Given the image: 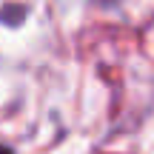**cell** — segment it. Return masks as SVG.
I'll list each match as a JSON object with an SVG mask.
<instances>
[{
  "mask_svg": "<svg viewBox=\"0 0 154 154\" xmlns=\"http://www.w3.org/2000/svg\"><path fill=\"white\" fill-rule=\"evenodd\" d=\"M0 154H11L9 149H6V146H0Z\"/></svg>",
  "mask_w": 154,
  "mask_h": 154,
  "instance_id": "cell-1",
  "label": "cell"
}]
</instances>
